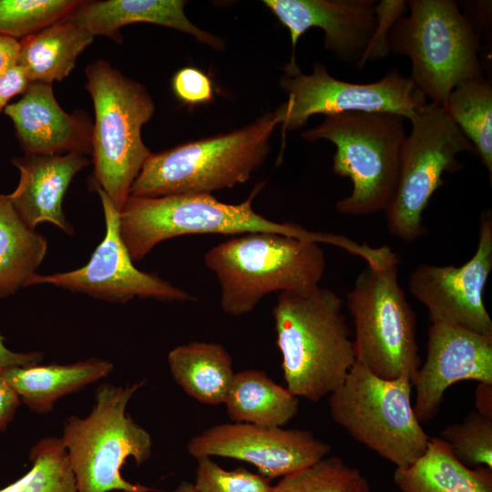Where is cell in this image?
Instances as JSON below:
<instances>
[{
    "label": "cell",
    "instance_id": "ba28073f",
    "mask_svg": "<svg viewBox=\"0 0 492 492\" xmlns=\"http://www.w3.org/2000/svg\"><path fill=\"white\" fill-rule=\"evenodd\" d=\"M146 379L132 384H103L96 391L95 404L84 418L70 415L60 437L75 477L77 492H150L121 475L132 457L138 466L152 453L150 434L127 413V406Z\"/></svg>",
    "mask_w": 492,
    "mask_h": 492
},
{
    "label": "cell",
    "instance_id": "30bf717a",
    "mask_svg": "<svg viewBox=\"0 0 492 492\" xmlns=\"http://www.w3.org/2000/svg\"><path fill=\"white\" fill-rule=\"evenodd\" d=\"M411 393L407 378L386 380L355 362L329 395L330 415L354 440L396 467L408 466L430 440L415 416Z\"/></svg>",
    "mask_w": 492,
    "mask_h": 492
},
{
    "label": "cell",
    "instance_id": "d6986e66",
    "mask_svg": "<svg viewBox=\"0 0 492 492\" xmlns=\"http://www.w3.org/2000/svg\"><path fill=\"white\" fill-rule=\"evenodd\" d=\"M19 182L7 197L21 220L31 229L49 222L71 235L74 229L63 211V199L73 178L89 164L84 154H26L14 158Z\"/></svg>",
    "mask_w": 492,
    "mask_h": 492
},
{
    "label": "cell",
    "instance_id": "d590c367",
    "mask_svg": "<svg viewBox=\"0 0 492 492\" xmlns=\"http://www.w3.org/2000/svg\"><path fill=\"white\" fill-rule=\"evenodd\" d=\"M20 404L15 391L0 374V432L11 423Z\"/></svg>",
    "mask_w": 492,
    "mask_h": 492
},
{
    "label": "cell",
    "instance_id": "f35d334b",
    "mask_svg": "<svg viewBox=\"0 0 492 492\" xmlns=\"http://www.w3.org/2000/svg\"><path fill=\"white\" fill-rule=\"evenodd\" d=\"M475 405L477 413L492 418V384H478L475 392Z\"/></svg>",
    "mask_w": 492,
    "mask_h": 492
},
{
    "label": "cell",
    "instance_id": "1f68e13d",
    "mask_svg": "<svg viewBox=\"0 0 492 492\" xmlns=\"http://www.w3.org/2000/svg\"><path fill=\"white\" fill-rule=\"evenodd\" d=\"M195 482L197 492H272L271 479L246 468L226 470L211 457L197 459Z\"/></svg>",
    "mask_w": 492,
    "mask_h": 492
},
{
    "label": "cell",
    "instance_id": "8fae6325",
    "mask_svg": "<svg viewBox=\"0 0 492 492\" xmlns=\"http://www.w3.org/2000/svg\"><path fill=\"white\" fill-rule=\"evenodd\" d=\"M392 199L384 210L388 232L405 242L427 234L423 212L434 192L443 184V174L462 169L456 156L467 152L477 156L472 142L446 110L428 102L409 120Z\"/></svg>",
    "mask_w": 492,
    "mask_h": 492
},
{
    "label": "cell",
    "instance_id": "f546056e",
    "mask_svg": "<svg viewBox=\"0 0 492 492\" xmlns=\"http://www.w3.org/2000/svg\"><path fill=\"white\" fill-rule=\"evenodd\" d=\"M78 0H0V36L22 40L66 17Z\"/></svg>",
    "mask_w": 492,
    "mask_h": 492
},
{
    "label": "cell",
    "instance_id": "5b68a950",
    "mask_svg": "<svg viewBox=\"0 0 492 492\" xmlns=\"http://www.w3.org/2000/svg\"><path fill=\"white\" fill-rule=\"evenodd\" d=\"M405 118L390 112L347 111L325 116L302 138L327 139L336 151L333 171L347 177L352 193L336 203L339 213L366 216L384 211L394 194L406 139Z\"/></svg>",
    "mask_w": 492,
    "mask_h": 492
},
{
    "label": "cell",
    "instance_id": "9c48e42d",
    "mask_svg": "<svg viewBox=\"0 0 492 492\" xmlns=\"http://www.w3.org/2000/svg\"><path fill=\"white\" fill-rule=\"evenodd\" d=\"M399 258L367 264L347 293L356 362L375 375L413 383L420 367L415 313L397 280Z\"/></svg>",
    "mask_w": 492,
    "mask_h": 492
},
{
    "label": "cell",
    "instance_id": "ac0fdd59",
    "mask_svg": "<svg viewBox=\"0 0 492 492\" xmlns=\"http://www.w3.org/2000/svg\"><path fill=\"white\" fill-rule=\"evenodd\" d=\"M4 113L12 119L26 154L92 152L93 123L85 112H66L50 84L30 83L22 97L8 104Z\"/></svg>",
    "mask_w": 492,
    "mask_h": 492
},
{
    "label": "cell",
    "instance_id": "603a6c76",
    "mask_svg": "<svg viewBox=\"0 0 492 492\" xmlns=\"http://www.w3.org/2000/svg\"><path fill=\"white\" fill-rule=\"evenodd\" d=\"M93 40L88 32L64 17L19 40L16 66L31 83L52 85L70 74L79 55Z\"/></svg>",
    "mask_w": 492,
    "mask_h": 492
},
{
    "label": "cell",
    "instance_id": "f1b7e54d",
    "mask_svg": "<svg viewBox=\"0 0 492 492\" xmlns=\"http://www.w3.org/2000/svg\"><path fill=\"white\" fill-rule=\"evenodd\" d=\"M272 492H371L367 479L338 456L282 477Z\"/></svg>",
    "mask_w": 492,
    "mask_h": 492
},
{
    "label": "cell",
    "instance_id": "7402d4cb",
    "mask_svg": "<svg viewBox=\"0 0 492 492\" xmlns=\"http://www.w3.org/2000/svg\"><path fill=\"white\" fill-rule=\"evenodd\" d=\"M394 482L401 492H492V468H470L441 438H430L424 454L408 466L396 467Z\"/></svg>",
    "mask_w": 492,
    "mask_h": 492
},
{
    "label": "cell",
    "instance_id": "ffe728a7",
    "mask_svg": "<svg viewBox=\"0 0 492 492\" xmlns=\"http://www.w3.org/2000/svg\"><path fill=\"white\" fill-rule=\"evenodd\" d=\"M185 4L182 0L79 1L65 18L94 37L105 36L121 41L119 30L123 26L151 23L190 34L217 50L223 49L220 38L190 21L184 13Z\"/></svg>",
    "mask_w": 492,
    "mask_h": 492
},
{
    "label": "cell",
    "instance_id": "83f0119b",
    "mask_svg": "<svg viewBox=\"0 0 492 492\" xmlns=\"http://www.w3.org/2000/svg\"><path fill=\"white\" fill-rule=\"evenodd\" d=\"M31 468L0 492H77L60 437H44L29 453Z\"/></svg>",
    "mask_w": 492,
    "mask_h": 492
},
{
    "label": "cell",
    "instance_id": "e575fe53",
    "mask_svg": "<svg viewBox=\"0 0 492 492\" xmlns=\"http://www.w3.org/2000/svg\"><path fill=\"white\" fill-rule=\"evenodd\" d=\"M25 71L15 66L0 77V112L8 105L9 100L23 94L30 85Z\"/></svg>",
    "mask_w": 492,
    "mask_h": 492
},
{
    "label": "cell",
    "instance_id": "2e32d148",
    "mask_svg": "<svg viewBox=\"0 0 492 492\" xmlns=\"http://www.w3.org/2000/svg\"><path fill=\"white\" fill-rule=\"evenodd\" d=\"M464 380L492 384V336L450 323H432L426 358L412 383L415 386L413 408L419 423L431 421L446 389Z\"/></svg>",
    "mask_w": 492,
    "mask_h": 492
},
{
    "label": "cell",
    "instance_id": "8d00e7d4",
    "mask_svg": "<svg viewBox=\"0 0 492 492\" xmlns=\"http://www.w3.org/2000/svg\"><path fill=\"white\" fill-rule=\"evenodd\" d=\"M43 354L40 352L17 353L8 349L5 337L0 333V371L15 366H28L40 364Z\"/></svg>",
    "mask_w": 492,
    "mask_h": 492
},
{
    "label": "cell",
    "instance_id": "4316f807",
    "mask_svg": "<svg viewBox=\"0 0 492 492\" xmlns=\"http://www.w3.org/2000/svg\"><path fill=\"white\" fill-rule=\"evenodd\" d=\"M475 146L492 181V85L483 76L466 80L449 94L444 108Z\"/></svg>",
    "mask_w": 492,
    "mask_h": 492
},
{
    "label": "cell",
    "instance_id": "836d02e7",
    "mask_svg": "<svg viewBox=\"0 0 492 492\" xmlns=\"http://www.w3.org/2000/svg\"><path fill=\"white\" fill-rule=\"evenodd\" d=\"M175 95L190 105L209 102L212 98V84L209 77L195 67L179 70L172 79Z\"/></svg>",
    "mask_w": 492,
    "mask_h": 492
},
{
    "label": "cell",
    "instance_id": "44dd1931",
    "mask_svg": "<svg viewBox=\"0 0 492 492\" xmlns=\"http://www.w3.org/2000/svg\"><path fill=\"white\" fill-rule=\"evenodd\" d=\"M113 369L111 362L91 357L68 364L10 367L0 371V374L21 403L31 411L45 415L53 410L58 399L107 377Z\"/></svg>",
    "mask_w": 492,
    "mask_h": 492
},
{
    "label": "cell",
    "instance_id": "d6a6232c",
    "mask_svg": "<svg viewBox=\"0 0 492 492\" xmlns=\"http://www.w3.org/2000/svg\"><path fill=\"white\" fill-rule=\"evenodd\" d=\"M376 26L362 58L356 64L362 68L368 61L384 58L390 53L388 34L394 24L408 12L406 1L381 0L375 3Z\"/></svg>",
    "mask_w": 492,
    "mask_h": 492
},
{
    "label": "cell",
    "instance_id": "277c9868",
    "mask_svg": "<svg viewBox=\"0 0 492 492\" xmlns=\"http://www.w3.org/2000/svg\"><path fill=\"white\" fill-rule=\"evenodd\" d=\"M278 121L266 113L232 132L151 153L132 184L130 196L211 194L249 180L270 153Z\"/></svg>",
    "mask_w": 492,
    "mask_h": 492
},
{
    "label": "cell",
    "instance_id": "3957f363",
    "mask_svg": "<svg viewBox=\"0 0 492 492\" xmlns=\"http://www.w3.org/2000/svg\"><path fill=\"white\" fill-rule=\"evenodd\" d=\"M220 286L224 313H251L268 294L319 285L326 261L320 243L287 235L253 232L232 236L204 255Z\"/></svg>",
    "mask_w": 492,
    "mask_h": 492
},
{
    "label": "cell",
    "instance_id": "9a60e30c",
    "mask_svg": "<svg viewBox=\"0 0 492 492\" xmlns=\"http://www.w3.org/2000/svg\"><path fill=\"white\" fill-rule=\"evenodd\" d=\"M187 449L196 459L222 456L248 462L272 479L317 463L327 456L331 446L308 430L231 422L203 430L189 441Z\"/></svg>",
    "mask_w": 492,
    "mask_h": 492
},
{
    "label": "cell",
    "instance_id": "8992f818",
    "mask_svg": "<svg viewBox=\"0 0 492 492\" xmlns=\"http://www.w3.org/2000/svg\"><path fill=\"white\" fill-rule=\"evenodd\" d=\"M388 34L390 52L407 56L410 78L428 102L445 108L462 82L483 76L481 36L454 0H408Z\"/></svg>",
    "mask_w": 492,
    "mask_h": 492
},
{
    "label": "cell",
    "instance_id": "4fadbf2b",
    "mask_svg": "<svg viewBox=\"0 0 492 492\" xmlns=\"http://www.w3.org/2000/svg\"><path fill=\"white\" fill-rule=\"evenodd\" d=\"M492 270V211L480 215L475 254L461 266L421 263L411 272L408 289L425 306L431 323L457 325L492 336V320L483 293Z\"/></svg>",
    "mask_w": 492,
    "mask_h": 492
},
{
    "label": "cell",
    "instance_id": "4dcf8cb0",
    "mask_svg": "<svg viewBox=\"0 0 492 492\" xmlns=\"http://www.w3.org/2000/svg\"><path fill=\"white\" fill-rule=\"evenodd\" d=\"M440 438L464 465L492 468V418L472 412L462 423L446 426Z\"/></svg>",
    "mask_w": 492,
    "mask_h": 492
},
{
    "label": "cell",
    "instance_id": "6da1fadb",
    "mask_svg": "<svg viewBox=\"0 0 492 492\" xmlns=\"http://www.w3.org/2000/svg\"><path fill=\"white\" fill-rule=\"evenodd\" d=\"M343 300L320 285L279 293L272 309L286 388L318 402L343 384L356 362Z\"/></svg>",
    "mask_w": 492,
    "mask_h": 492
},
{
    "label": "cell",
    "instance_id": "7a4b0ae2",
    "mask_svg": "<svg viewBox=\"0 0 492 492\" xmlns=\"http://www.w3.org/2000/svg\"><path fill=\"white\" fill-rule=\"evenodd\" d=\"M259 189L239 204L221 202L211 194L129 196L119 211L120 235L133 261L142 260L159 242L187 234L270 232L329 243L353 254L358 251V243L346 237L275 222L257 213L252 200Z\"/></svg>",
    "mask_w": 492,
    "mask_h": 492
},
{
    "label": "cell",
    "instance_id": "e0dca14e",
    "mask_svg": "<svg viewBox=\"0 0 492 492\" xmlns=\"http://www.w3.org/2000/svg\"><path fill=\"white\" fill-rule=\"evenodd\" d=\"M265 5L288 28L292 42V57L300 36L311 27L324 33L323 43L338 60L358 63L375 26L374 0H265Z\"/></svg>",
    "mask_w": 492,
    "mask_h": 492
},
{
    "label": "cell",
    "instance_id": "5bb4252c",
    "mask_svg": "<svg viewBox=\"0 0 492 492\" xmlns=\"http://www.w3.org/2000/svg\"><path fill=\"white\" fill-rule=\"evenodd\" d=\"M104 211L106 231L89 261L82 267L60 273H36L31 282L52 284L108 302L126 303L132 299L187 301L190 295L156 274L138 270L119 231V211L105 192L97 189Z\"/></svg>",
    "mask_w": 492,
    "mask_h": 492
},
{
    "label": "cell",
    "instance_id": "74e56055",
    "mask_svg": "<svg viewBox=\"0 0 492 492\" xmlns=\"http://www.w3.org/2000/svg\"><path fill=\"white\" fill-rule=\"evenodd\" d=\"M19 40L0 36V77L16 66Z\"/></svg>",
    "mask_w": 492,
    "mask_h": 492
},
{
    "label": "cell",
    "instance_id": "484cf974",
    "mask_svg": "<svg viewBox=\"0 0 492 492\" xmlns=\"http://www.w3.org/2000/svg\"><path fill=\"white\" fill-rule=\"evenodd\" d=\"M47 251L46 239L18 216L0 193V298L30 286Z\"/></svg>",
    "mask_w": 492,
    "mask_h": 492
},
{
    "label": "cell",
    "instance_id": "d4e9b609",
    "mask_svg": "<svg viewBox=\"0 0 492 492\" xmlns=\"http://www.w3.org/2000/svg\"><path fill=\"white\" fill-rule=\"evenodd\" d=\"M223 404L232 423L262 426H283L299 411L298 397L257 369L235 373Z\"/></svg>",
    "mask_w": 492,
    "mask_h": 492
},
{
    "label": "cell",
    "instance_id": "52a82bcc",
    "mask_svg": "<svg viewBox=\"0 0 492 492\" xmlns=\"http://www.w3.org/2000/svg\"><path fill=\"white\" fill-rule=\"evenodd\" d=\"M85 74L95 109L92 186L102 190L120 211L151 154L141 128L152 118L154 103L143 85L105 60L89 64Z\"/></svg>",
    "mask_w": 492,
    "mask_h": 492
},
{
    "label": "cell",
    "instance_id": "cb8c5ba5",
    "mask_svg": "<svg viewBox=\"0 0 492 492\" xmlns=\"http://www.w3.org/2000/svg\"><path fill=\"white\" fill-rule=\"evenodd\" d=\"M168 364L174 381L200 403L223 404L235 372L227 349L211 342H191L173 348Z\"/></svg>",
    "mask_w": 492,
    "mask_h": 492
},
{
    "label": "cell",
    "instance_id": "ab89813d",
    "mask_svg": "<svg viewBox=\"0 0 492 492\" xmlns=\"http://www.w3.org/2000/svg\"><path fill=\"white\" fill-rule=\"evenodd\" d=\"M171 492H197L192 483L181 481Z\"/></svg>",
    "mask_w": 492,
    "mask_h": 492
},
{
    "label": "cell",
    "instance_id": "7c38bea8",
    "mask_svg": "<svg viewBox=\"0 0 492 492\" xmlns=\"http://www.w3.org/2000/svg\"><path fill=\"white\" fill-rule=\"evenodd\" d=\"M280 86L288 98L273 112L282 133L304 126L309 118L347 112H390L410 120L428 101L409 77L392 68L380 80L352 83L333 77L321 63L303 74L297 63H288Z\"/></svg>",
    "mask_w": 492,
    "mask_h": 492
}]
</instances>
